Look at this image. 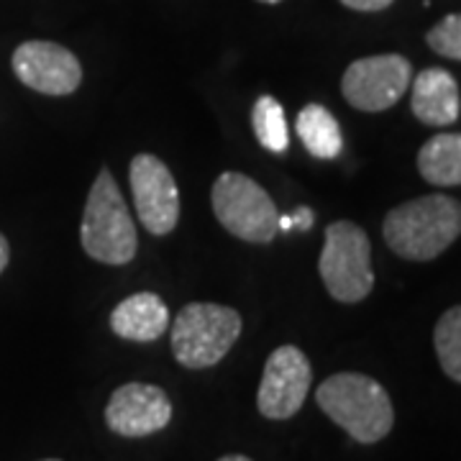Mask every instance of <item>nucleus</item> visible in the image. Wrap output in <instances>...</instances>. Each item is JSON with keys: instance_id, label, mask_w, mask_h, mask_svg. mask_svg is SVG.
<instances>
[{"instance_id": "obj_1", "label": "nucleus", "mask_w": 461, "mask_h": 461, "mask_svg": "<svg viewBox=\"0 0 461 461\" xmlns=\"http://www.w3.org/2000/svg\"><path fill=\"white\" fill-rule=\"evenodd\" d=\"M382 236L397 257L430 262L461 236V203L438 193L408 200L387 213Z\"/></svg>"}, {"instance_id": "obj_2", "label": "nucleus", "mask_w": 461, "mask_h": 461, "mask_svg": "<svg viewBox=\"0 0 461 461\" xmlns=\"http://www.w3.org/2000/svg\"><path fill=\"white\" fill-rule=\"evenodd\" d=\"M318 408L359 444H377L395 426V408L377 379L339 372L315 390Z\"/></svg>"}, {"instance_id": "obj_3", "label": "nucleus", "mask_w": 461, "mask_h": 461, "mask_svg": "<svg viewBox=\"0 0 461 461\" xmlns=\"http://www.w3.org/2000/svg\"><path fill=\"white\" fill-rule=\"evenodd\" d=\"M80 244L87 257L111 267H123L136 257V226L108 167L100 169L90 187L80 223Z\"/></svg>"}, {"instance_id": "obj_4", "label": "nucleus", "mask_w": 461, "mask_h": 461, "mask_svg": "<svg viewBox=\"0 0 461 461\" xmlns=\"http://www.w3.org/2000/svg\"><path fill=\"white\" fill-rule=\"evenodd\" d=\"M244 321L239 311L218 303H190L172 323V354L187 369H208L226 359L239 341Z\"/></svg>"}, {"instance_id": "obj_5", "label": "nucleus", "mask_w": 461, "mask_h": 461, "mask_svg": "<svg viewBox=\"0 0 461 461\" xmlns=\"http://www.w3.org/2000/svg\"><path fill=\"white\" fill-rule=\"evenodd\" d=\"M318 272L329 295L339 303L354 305L369 297L375 290V269L366 230L351 221H333L326 229Z\"/></svg>"}, {"instance_id": "obj_6", "label": "nucleus", "mask_w": 461, "mask_h": 461, "mask_svg": "<svg viewBox=\"0 0 461 461\" xmlns=\"http://www.w3.org/2000/svg\"><path fill=\"white\" fill-rule=\"evenodd\" d=\"M211 203L218 223L241 241L269 244L280 233V213L275 200L249 175L223 172L215 180Z\"/></svg>"}, {"instance_id": "obj_7", "label": "nucleus", "mask_w": 461, "mask_h": 461, "mask_svg": "<svg viewBox=\"0 0 461 461\" xmlns=\"http://www.w3.org/2000/svg\"><path fill=\"white\" fill-rule=\"evenodd\" d=\"M412 83V65L402 54L362 57L346 67L341 93L346 103L364 113L390 111L408 93Z\"/></svg>"}, {"instance_id": "obj_8", "label": "nucleus", "mask_w": 461, "mask_h": 461, "mask_svg": "<svg viewBox=\"0 0 461 461\" xmlns=\"http://www.w3.org/2000/svg\"><path fill=\"white\" fill-rule=\"evenodd\" d=\"M136 215L151 236L172 233L180 221V193L169 167L157 154H136L129 167Z\"/></svg>"}, {"instance_id": "obj_9", "label": "nucleus", "mask_w": 461, "mask_h": 461, "mask_svg": "<svg viewBox=\"0 0 461 461\" xmlns=\"http://www.w3.org/2000/svg\"><path fill=\"white\" fill-rule=\"evenodd\" d=\"M313 369L308 357L293 344H285L269 354L264 364L262 384L257 393V408L269 420L293 418L311 393Z\"/></svg>"}, {"instance_id": "obj_10", "label": "nucleus", "mask_w": 461, "mask_h": 461, "mask_svg": "<svg viewBox=\"0 0 461 461\" xmlns=\"http://www.w3.org/2000/svg\"><path fill=\"white\" fill-rule=\"evenodd\" d=\"M14 72L41 95H69L83 83V65L72 51L54 41H23L14 51Z\"/></svg>"}, {"instance_id": "obj_11", "label": "nucleus", "mask_w": 461, "mask_h": 461, "mask_svg": "<svg viewBox=\"0 0 461 461\" xmlns=\"http://www.w3.org/2000/svg\"><path fill=\"white\" fill-rule=\"evenodd\" d=\"M172 420V402L162 387L129 382L115 390L105 405L108 429L123 438H144L159 433Z\"/></svg>"}, {"instance_id": "obj_12", "label": "nucleus", "mask_w": 461, "mask_h": 461, "mask_svg": "<svg viewBox=\"0 0 461 461\" xmlns=\"http://www.w3.org/2000/svg\"><path fill=\"white\" fill-rule=\"evenodd\" d=\"M411 85V111L420 123L444 129L459 121V83L451 72H446L441 67H429L418 72Z\"/></svg>"}, {"instance_id": "obj_13", "label": "nucleus", "mask_w": 461, "mask_h": 461, "mask_svg": "<svg viewBox=\"0 0 461 461\" xmlns=\"http://www.w3.org/2000/svg\"><path fill=\"white\" fill-rule=\"evenodd\" d=\"M169 329V311L157 293H136L121 300L111 313V330L118 339L151 344Z\"/></svg>"}, {"instance_id": "obj_14", "label": "nucleus", "mask_w": 461, "mask_h": 461, "mask_svg": "<svg viewBox=\"0 0 461 461\" xmlns=\"http://www.w3.org/2000/svg\"><path fill=\"white\" fill-rule=\"evenodd\" d=\"M420 177L436 187L461 185V133H436L418 151Z\"/></svg>"}, {"instance_id": "obj_15", "label": "nucleus", "mask_w": 461, "mask_h": 461, "mask_svg": "<svg viewBox=\"0 0 461 461\" xmlns=\"http://www.w3.org/2000/svg\"><path fill=\"white\" fill-rule=\"evenodd\" d=\"M297 136L303 147L318 159H336L344 149V136L339 129V121L329 108L311 103L297 113Z\"/></svg>"}, {"instance_id": "obj_16", "label": "nucleus", "mask_w": 461, "mask_h": 461, "mask_svg": "<svg viewBox=\"0 0 461 461\" xmlns=\"http://www.w3.org/2000/svg\"><path fill=\"white\" fill-rule=\"evenodd\" d=\"M251 126L267 151L272 154H285L290 147V131H287V121L282 111L280 100L272 95H262L251 108Z\"/></svg>"}, {"instance_id": "obj_17", "label": "nucleus", "mask_w": 461, "mask_h": 461, "mask_svg": "<svg viewBox=\"0 0 461 461\" xmlns=\"http://www.w3.org/2000/svg\"><path fill=\"white\" fill-rule=\"evenodd\" d=\"M433 346L446 377L461 384V305L448 308L438 318L433 329Z\"/></svg>"}, {"instance_id": "obj_18", "label": "nucleus", "mask_w": 461, "mask_h": 461, "mask_svg": "<svg viewBox=\"0 0 461 461\" xmlns=\"http://www.w3.org/2000/svg\"><path fill=\"white\" fill-rule=\"evenodd\" d=\"M426 44L446 59L461 62V14H448L441 18L426 33Z\"/></svg>"}, {"instance_id": "obj_19", "label": "nucleus", "mask_w": 461, "mask_h": 461, "mask_svg": "<svg viewBox=\"0 0 461 461\" xmlns=\"http://www.w3.org/2000/svg\"><path fill=\"white\" fill-rule=\"evenodd\" d=\"M346 8L351 11H362V14H377V11H384L390 8L395 0H341Z\"/></svg>"}, {"instance_id": "obj_20", "label": "nucleus", "mask_w": 461, "mask_h": 461, "mask_svg": "<svg viewBox=\"0 0 461 461\" xmlns=\"http://www.w3.org/2000/svg\"><path fill=\"white\" fill-rule=\"evenodd\" d=\"M287 221H290V230L297 229V230H311L313 229V221H315V215L311 208H297L295 213H290L287 215Z\"/></svg>"}, {"instance_id": "obj_21", "label": "nucleus", "mask_w": 461, "mask_h": 461, "mask_svg": "<svg viewBox=\"0 0 461 461\" xmlns=\"http://www.w3.org/2000/svg\"><path fill=\"white\" fill-rule=\"evenodd\" d=\"M8 259H11V247H8L5 236L0 233V272H5V267H8Z\"/></svg>"}, {"instance_id": "obj_22", "label": "nucleus", "mask_w": 461, "mask_h": 461, "mask_svg": "<svg viewBox=\"0 0 461 461\" xmlns=\"http://www.w3.org/2000/svg\"><path fill=\"white\" fill-rule=\"evenodd\" d=\"M218 461H251L249 456H241V454H229V456H221Z\"/></svg>"}, {"instance_id": "obj_23", "label": "nucleus", "mask_w": 461, "mask_h": 461, "mask_svg": "<svg viewBox=\"0 0 461 461\" xmlns=\"http://www.w3.org/2000/svg\"><path fill=\"white\" fill-rule=\"evenodd\" d=\"M257 3H267V5H277L282 0H257Z\"/></svg>"}, {"instance_id": "obj_24", "label": "nucleus", "mask_w": 461, "mask_h": 461, "mask_svg": "<svg viewBox=\"0 0 461 461\" xmlns=\"http://www.w3.org/2000/svg\"><path fill=\"white\" fill-rule=\"evenodd\" d=\"M41 461H59V459H41Z\"/></svg>"}]
</instances>
